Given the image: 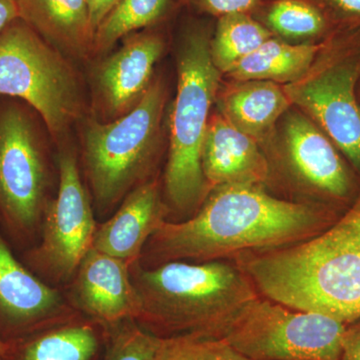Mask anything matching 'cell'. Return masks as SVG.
<instances>
[{
    "instance_id": "603a6c76",
    "label": "cell",
    "mask_w": 360,
    "mask_h": 360,
    "mask_svg": "<svg viewBox=\"0 0 360 360\" xmlns=\"http://www.w3.org/2000/svg\"><path fill=\"white\" fill-rule=\"evenodd\" d=\"M101 360H156L162 338L141 328L134 321L110 326Z\"/></svg>"
},
{
    "instance_id": "3957f363",
    "label": "cell",
    "mask_w": 360,
    "mask_h": 360,
    "mask_svg": "<svg viewBox=\"0 0 360 360\" xmlns=\"http://www.w3.org/2000/svg\"><path fill=\"white\" fill-rule=\"evenodd\" d=\"M134 281L141 300L137 324L160 338H224L259 293L236 262H168L139 269Z\"/></svg>"
},
{
    "instance_id": "7a4b0ae2",
    "label": "cell",
    "mask_w": 360,
    "mask_h": 360,
    "mask_svg": "<svg viewBox=\"0 0 360 360\" xmlns=\"http://www.w3.org/2000/svg\"><path fill=\"white\" fill-rule=\"evenodd\" d=\"M233 258L267 300L345 323L360 319V248L347 212L314 238Z\"/></svg>"
},
{
    "instance_id": "d6986e66",
    "label": "cell",
    "mask_w": 360,
    "mask_h": 360,
    "mask_svg": "<svg viewBox=\"0 0 360 360\" xmlns=\"http://www.w3.org/2000/svg\"><path fill=\"white\" fill-rule=\"evenodd\" d=\"M108 335L94 324L70 323L45 329L13 348L1 360H101Z\"/></svg>"
},
{
    "instance_id": "f1b7e54d",
    "label": "cell",
    "mask_w": 360,
    "mask_h": 360,
    "mask_svg": "<svg viewBox=\"0 0 360 360\" xmlns=\"http://www.w3.org/2000/svg\"><path fill=\"white\" fill-rule=\"evenodd\" d=\"M18 20H20V13L16 0H0V33Z\"/></svg>"
},
{
    "instance_id": "6da1fadb",
    "label": "cell",
    "mask_w": 360,
    "mask_h": 360,
    "mask_svg": "<svg viewBox=\"0 0 360 360\" xmlns=\"http://www.w3.org/2000/svg\"><path fill=\"white\" fill-rule=\"evenodd\" d=\"M345 212L321 203L279 200L260 186H217L193 217L165 220L148 243L160 264L224 260L307 240Z\"/></svg>"
},
{
    "instance_id": "5bb4252c",
    "label": "cell",
    "mask_w": 360,
    "mask_h": 360,
    "mask_svg": "<svg viewBox=\"0 0 360 360\" xmlns=\"http://www.w3.org/2000/svg\"><path fill=\"white\" fill-rule=\"evenodd\" d=\"M165 215L167 207L161 201L158 184H141L129 194L110 219L96 229L92 248L130 266L165 221Z\"/></svg>"
},
{
    "instance_id": "8fae6325",
    "label": "cell",
    "mask_w": 360,
    "mask_h": 360,
    "mask_svg": "<svg viewBox=\"0 0 360 360\" xmlns=\"http://www.w3.org/2000/svg\"><path fill=\"white\" fill-rule=\"evenodd\" d=\"M286 160L293 175L324 205L347 212L359 198L354 175L328 139L309 118L291 113L284 125Z\"/></svg>"
},
{
    "instance_id": "2e32d148",
    "label": "cell",
    "mask_w": 360,
    "mask_h": 360,
    "mask_svg": "<svg viewBox=\"0 0 360 360\" xmlns=\"http://www.w3.org/2000/svg\"><path fill=\"white\" fill-rule=\"evenodd\" d=\"M20 20L52 47L80 56L94 47L86 0H16Z\"/></svg>"
},
{
    "instance_id": "cb8c5ba5",
    "label": "cell",
    "mask_w": 360,
    "mask_h": 360,
    "mask_svg": "<svg viewBox=\"0 0 360 360\" xmlns=\"http://www.w3.org/2000/svg\"><path fill=\"white\" fill-rule=\"evenodd\" d=\"M267 21L274 32L290 39L315 37L326 25L314 6L300 0H278L270 7Z\"/></svg>"
},
{
    "instance_id": "4fadbf2b",
    "label": "cell",
    "mask_w": 360,
    "mask_h": 360,
    "mask_svg": "<svg viewBox=\"0 0 360 360\" xmlns=\"http://www.w3.org/2000/svg\"><path fill=\"white\" fill-rule=\"evenodd\" d=\"M202 169L212 189L221 186H260L269 177V161L257 141L222 115H213L208 123Z\"/></svg>"
},
{
    "instance_id": "7402d4cb",
    "label": "cell",
    "mask_w": 360,
    "mask_h": 360,
    "mask_svg": "<svg viewBox=\"0 0 360 360\" xmlns=\"http://www.w3.org/2000/svg\"><path fill=\"white\" fill-rule=\"evenodd\" d=\"M167 4L168 0H118L94 32V49L108 51L125 35L153 25Z\"/></svg>"
},
{
    "instance_id": "30bf717a",
    "label": "cell",
    "mask_w": 360,
    "mask_h": 360,
    "mask_svg": "<svg viewBox=\"0 0 360 360\" xmlns=\"http://www.w3.org/2000/svg\"><path fill=\"white\" fill-rule=\"evenodd\" d=\"M96 231L77 160L71 153H63L59 158L58 198L46 213L39 257L56 276H70L92 248Z\"/></svg>"
},
{
    "instance_id": "52a82bcc",
    "label": "cell",
    "mask_w": 360,
    "mask_h": 360,
    "mask_svg": "<svg viewBox=\"0 0 360 360\" xmlns=\"http://www.w3.org/2000/svg\"><path fill=\"white\" fill-rule=\"evenodd\" d=\"M347 324L260 295L239 312L222 338L250 360H340Z\"/></svg>"
},
{
    "instance_id": "9c48e42d",
    "label": "cell",
    "mask_w": 360,
    "mask_h": 360,
    "mask_svg": "<svg viewBox=\"0 0 360 360\" xmlns=\"http://www.w3.org/2000/svg\"><path fill=\"white\" fill-rule=\"evenodd\" d=\"M45 168L32 120L18 106L0 111V208L14 224H35L44 203Z\"/></svg>"
},
{
    "instance_id": "44dd1931",
    "label": "cell",
    "mask_w": 360,
    "mask_h": 360,
    "mask_svg": "<svg viewBox=\"0 0 360 360\" xmlns=\"http://www.w3.org/2000/svg\"><path fill=\"white\" fill-rule=\"evenodd\" d=\"M271 37V33L246 13L220 16L210 41L213 63L220 72H229Z\"/></svg>"
},
{
    "instance_id": "e0dca14e",
    "label": "cell",
    "mask_w": 360,
    "mask_h": 360,
    "mask_svg": "<svg viewBox=\"0 0 360 360\" xmlns=\"http://www.w3.org/2000/svg\"><path fill=\"white\" fill-rule=\"evenodd\" d=\"M58 292L13 257L0 236V312L16 329L35 326L58 309Z\"/></svg>"
},
{
    "instance_id": "83f0119b",
    "label": "cell",
    "mask_w": 360,
    "mask_h": 360,
    "mask_svg": "<svg viewBox=\"0 0 360 360\" xmlns=\"http://www.w3.org/2000/svg\"><path fill=\"white\" fill-rule=\"evenodd\" d=\"M87 7H89L90 22H91L94 32H96V28L101 25L103 18L108 15V13L115 6L118 0H86Z\"/></svg>"
},
{
    "instance_id": "5b68a950",
    "label": "cell",
    "mask_w": 360,
    "mask_h": 360,
    "mask_svg": "<svg viewBox=\"0 0 360 360\" xmlns=\"http://www.w3.org/2000/svg\"><path fill=\"white\" fill-rule=\"evenodd\" d=\"M165 89L160 82L129 112L110 123L91 122L84 155L94 198L101 207L115 205L141 179L158 146Z\"/></svg>"
},
{
    "instance_id": "ffe728a7",
    "label": "cell",
    "mask_w": 360,
    "mask_h": 360,
    "mask_svg": "<svg viewBox=\"0 0 360 360\" xmlns=\"http://www.w3.org/2000/svg\"><path fill=\"white\" fill-rule=\"evenodd\" d=\"M319 49V45L290 44L270 37L227 73L238 82L266 80L292 84L309 70Z\"/></svg>"
},
{
    "instance_id": "d4e9b609",
    "label": "cell",
    "mask_w": 360,
    "mask_h": 360,
    "mask_svg": "<svg viewBox=\"0 0 360 360\" xmlns=\"http://www.w3.org/2000/svg\"><path fill=\"white\" fill-rule=\"evenodd\" d=\"M156 360H250L224 338L177 336L162 338Z\"/></svg>"
},
{
    "instance_id": "4316f807",
    "label": "cell",
    "mask_w": 360,
    "mask_h": 360,
    "mask_svg": "<svg viewBox=\"0 0 360 360\" xmlns=\"http://www.w3.org/2000/svg\"><path fill=\"white\" fill-rule=\"evenodd\" d=\"M340 360H360V319L347 324Z\"/></svg>"
},
{
    "instance_id": "4dcf8cb0",
    "label": "cell",
    "mask_w": 360,
    "mask_h": 360,
    "mask_svg": "<svg viewBox=\"0 0 360 360\" xmlns=\"http://www.w3.org/2000/svg\"><path fill=\"white\" fill-rule=\"evenodd\" d=\"M333 1L345 13L360 15V0H333Z\"/></svg>"
},
{
    "instance_id": "484cf974",
    "label": "cell",
    "mask_w": 360,
    "mask_h": 360,
    "mask_svg": "<svg viewBox=\"0 0 360 360\" xmlns=\"http://www.w3.org/2000/svg\"><path fill=\"white\" fill-rule=\"evenodd\" d=\"M259 0H195L196 4L214 15L224 16L227 14L246 13Z\"/></svg>"
},
{
    "instance_id": "ac0fdd59",
    "label": "cell",
    "mask_w": 360,
    "mask_h": 360,
    "mask_svg": "<svg viewBox=\"0 0 360 360\" xmlns=\"http://www.w3.org/2000/svg\"><path fill=\"white\" fill-rule=\"evenodd\" d=\"M291 103L276 82L248 80L234 84L221 97L222 115L253 139H262Z\"/></svg>"
},
{
    "instance_id": "ba28073f",
    "label": "cell",
    "mask_w": 360,
    "mask_h": 360,
    "mask_svg": "<svg viewBox=\"0 0 360 360\" xmlns=\"http://www.w3.org/2000/svg\"><path fill=\"white\" fill-rule=\"evenodd\" d=\"M359 78V61L343 58L284 89L291 103L314 118L360 175Z\"/></svg>"
},
{
    "instance_id": "8992f818",
    "label": "cell",
    "mask_w": 360,
    "mask_h": 360,
    "mask_svg": "<svg viewBox=\"0 0 360 360\" xmlns=\"http://www.w3.org/2000/svg\"><path fill=\"white\" fill-rule=\"evenodd\" d=\"M0 96L30 104L52 134L63 132L79 111V90L70 66L21 20L0 33Z\"/></svg>"
},
{
    "instance_id": "7c38bea8",
    "label": "cell",
    "mask_w": 360,
    "mask_h": 360,
    "mask_svg": "<svg viewBox=\"0 0 360 360\" xmlns=\"http://www.w3.org/2000/svg\"><path fill=\"white\" fill-rule=\"evenodd\" d=\"M129 269L122 260L90 248L77 269V293L82 309L108 326L136 321L141 300Z\"/></svg>"
},
{
    "instance_id": "f546056e",
    "label": "cell",
    "mask_w": 360,
    "mask_h": 360,
    "mask_svg": "<svg viewBox=\"0 0 360 360\" xmlns=\"http://www.w3.org/2000/svg\"><path fill=\"white\" fill-rule=\"evenodd\" d=\"M347 214L350 220H352V225H354L355 236H356L360 248V194L356 200L354 201V205H352V207L347 210Z\"/></svg>"
},
{
    "instance_id": "9a60e30c",
    "label": "cell",
    "mask_w": 360,
    "mask_h": 360,
    "mask_svg": "<svg viewBox=\"0 0 360 360\" xmlns=\"http://www.w3.org/2000/svg\"><path fill=\"white\" fill-rule=\"evenodd\" d=\"M163 51L155 34H139L125 41L98 70L99 90L111 115H123L141 101L150 86L153 68Z\"/></svg>"
},
{
    "instance_id": "277c9868",
    "label": "cell",
    "mask_w": 360,
    "mask_h": 360,
    "mask_svg": "<svg viewBox=\"0 0 360 360\" xmlns=\"http://www.w3.org/2000/svg\"><path fill=\"white\" fill-rule=\"evenodd\" d=\"M219 78L210 40L203 33H191L179 52V85L165 176L168 202L174 212L186 217H193L212 191L203 174L202 148Z\"/></svg>"
},
{
    "instance_id": "1f68e13d",
    "label": "cell",
    "mask_w": 360,
    "mask_h": 360,
    "mask_svg": "<svg viewBox=\"0 0 360 360\" xmlns=\"http://www.w3.org/2000/svg\"><path fill=\"white\" fill-rule=\"evenodd\" d=\"M4 350H6V342L0 338V360L2 359V355L4 354Z\"/></svg>"
}]
</instances>
